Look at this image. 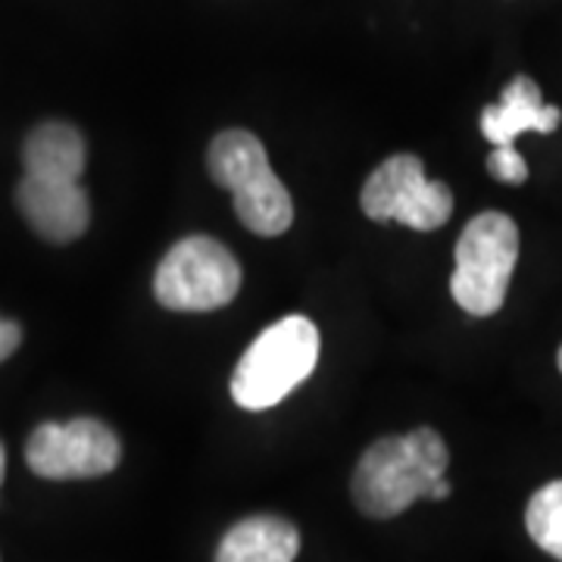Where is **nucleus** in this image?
Wrapping results in <instances>:
<instances>
[{
    "label": "nucleus",
    "mask_w": 562,
    "mask_h": 562,
    "mask_svg": "<svg viewBox=\"0 0 562 562\" xmlns=\"http://www.w3.org/2000/svg\"><path fill=\"white\" fill-rule=\"evenodd\" d=\"M85 157V138L66 122H44L25 138L16 206L44 241H79L91 222V203L79 184Z\"/></svg>",
    "instance_id": "nucleus-1"
},
{
    "label": "nucleus",
    "mask_w": 562,
    "mask_h": 562,
    "mask_svg": "<svg viewBox=\"0 0 562 562\" xmlns=\"http://www.w3.org/2000/svg\"><path fill=\"white\" fill-rule=\"evenodd\" d=\"M450 450L435 428H416L375 441L360 457L350 494L369 519H394L416 501H428L431 487L447 475Z\"/></svg>",
    "instance_id": "nucleus-2"
},
{
    "label": "nucleus",
    "mask_w": 562,
    "mask_h": 562,
    "mask_svg": "<svg viewBox=\"0 0 562 562\" xmlns=\"http://www.w3.org/2000/svg\"><path fill=\"white\" fill-rule=\"evenodd\" d=\"M206 166L213 181L232 191L235 213L247 232L260 238H279L294 222V201L288 188L272 172L266 147L254 132L244 128H225L220 132L210 150Z\"/></svg>",
    "instance_id": "nucleus-3"
},
{
    "label": "nucleus",
    "mask_w": 562,
    "mask_h": 562,
    "mask_svg": "<svg viewBox=\"0 0 562 562\" xmlns=\"http://www.w3.org/2000/svg\"><path fill=\"white\" fill-rule=\"evenodd\" d=\"M319 362V328L306 316H284L260 331L232 375V397L260 413L297 391Z\"/></svg>",
    "instance_id": "nucleus-4"
},
{
    "label": "nucleus",
    "mask_w": 562,
    "mask_h": 562,
    "mask_svg": "<svg viewBox=\"0 0 562 562\" xmlns=\"http://www.w3.org/2000/svg\"><path fill=\"white\" fill-rule=\"evenodd\" d=\"M519 262V228L506 213H479L457 241L450 294L469 316L501 313Z\"/></svg>",
    "instance_id": "nucleus-5"
},
{
    "label": "nucleus",
    "mask_w": 562,
    "mask_h": 562,
    "mask_svg": "<svg viewBox=\"0 0 562 562\" xmlns=\"http://www.w3.org/2000/svg\"><path fill=\"white\" fill-rule=\"evenodd\" d=\"M241 266L210 235L181 238L157 266L154 297L172 313H210L238 297Z\"/></svg>",
    "instance_id": "nucleus-6"
},
{
    "label": "nucleus",
    "mask_w": 562,
    "mask_h": 562,
    "mask_svg": "<svg viewBox=\"0 0 562 562\" xmlns=\"http://www.w3.org/2000/svg\"><path fill=\"white\" fill-rule=\"evenodd\" d=\"M360 206L372 222H401L416 232H435L453 216V191L447 181L428 179L416 154H394L366 179Z\"/></svg>",
    "instance_id": "nucleus-7"
},
{
    "label": "nucleus",
    "mask_w": 562,
    "mask_h": 562,
    "mask_svg": "<svg viewBox=\"0 0 562 562\" xmlns=\"http://www.w3.org/2000/svg\"><path fill=\"white\" fill-rule=\"evenodd\" d=\"M25 460L35 475L50 482L98 479L120 465L122 443L116 431L98 419L47 422L29 438Z\"/></svg>",
    "instance_id": "nucleus-8"
},
{
    "label": "nucleus",
    "mask_w": 562,
    "mask_h": 562,
    "mask_svg": "<svg viewBox=\"0 0 562 562\" xmlns=\"http://www.w3.org/2000/svg\"><path fill=\"white\" fill-rule=\"evenodd\" d=\"M562 122V110L553 103H543L538 81L528 76H516L503 88L501 101L484 106L482 135L494 147H516V138L525 132L550 135Z\"/></svg>",
    "instance_id": "nucleus-9"
},
{
    "label": "nucleus",
    "mask_w": 562,
    "mask_h": 562,
    "mask_svg": "<svg viewBox=\"0 0 562 562\" xmlns=\"http://www.w3.org/2000/svg\"><path fill=\"white\" fill-rule=\"evenodd\" d=\"M301 553L297 528L281 516H250L225 531L216 562H294Z\"/></svg>",
    "instance_id": "nucleus-10"
},
{
    "label": "nucleus",
    "mask_w": 562,
    "mask_h": 562,
    "mask_svg": "<svg viewBox=\"0 0 562 562\" xmlns=\"http://www.w3.org/2000/svg\"><path fill=\"white\" fill-rule=\"evenodd\" d=\"M525 528L543 553L562 562V482L543 484L541 491L528 501Z\"/></svg>",
    "instance_id": "nucleus-11"
},
{
    "label": "nucleus",
    "mask_w": 562,
    "mask_h": 562,
    "mask_svg": "<svg viewBox=\"0 0 562 562\" xmlns=\"http://www.w3.org/2000/svg\"><path fill=\"white\" fill-rule=\"evenodd\" d=\"M487 172L506 184H522L528 179V162L516 147H494V154L487 157Z\"/></svg>",
    "instance_id": "nucleus-12"
},
{
    "label": "nucleus",
    "mask_w": 562,
    "mask_h": 562,
    "mask_svg": "<svg viewBox=\"0 0 562 562\" xmlns=\"http://www.w3.org/2000/svg\"><path fill=\"white\" fill-rule=\"evenodd\" d=\"M22 344V328L16 322L0 319V362L7 360L16 347Z\"/></svg>",
    "instance_id": "nucleus-13"
},
{
    "label": "nucleus",
    "mask_w": 562,
    "mask_h": 562,
    "mask_svg": "<svg viewBox=\"0 0 562 562\" xmlns=\"http://www.w3.org/2000/svg\"><path fill=\"white\" fill-rule=\"evenodd\" d=\"M443 497H450V482L447 479H441V482L431 487V497L428 501H443Z\"/></svg>",
    "instance_id": "nucleus-14"
},
{
    "label": "nucleus",
    "mask_w": 562,
    "mask_h": 562,
    "mask_svg": "<svg viewBox=\"0 0 562 562\" xmlns=\"http://www.w3.org/2000/svg\"><path fill=\"white\" fill-rule=\"evenodd\" d=\"M3 472H7V453H3V443H0V482H3Z\"/></svg>",
    "instance_id": "nucleus-15"
},
{
    "label": "nucleus",
    "mask_w": 562,
    "mask_h": 562,
    "mask_svg": "<svg viewBox=\"0 0 562 562\" xmlns=\"http://www.w3.org/2000/svg\"><path fill=\"white\" fill-rule=\"evenodd\" d=\"M557 362H560V372H562V347H560V353H557Z\"/></svg>",
    "instance_id": "nucleus-16"
}]
</instances>
